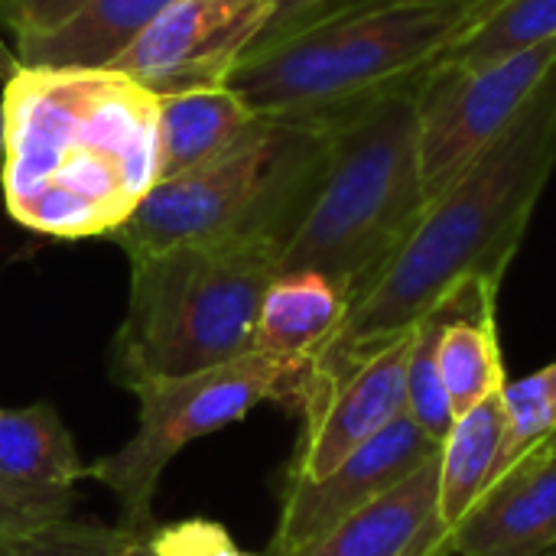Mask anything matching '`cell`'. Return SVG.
Returning a JSON list of instances; mask_svg holds the SVG:
<instances>
[{
	"instance_id": "obj_1",
	"label": "cell",
	"mask_w": 556,
	"mask_h": 556,
	"mask_svg": "<svg viewBox=\"0 0 556 556\" xmlns=\"http://www.w3.org/2000/svg\"><path fill=\"white\" fill-rule=\"evenodd\" d=\"M554 166L556 65L518 117L430 199L407 241L349 303L303 384L384 349L472 283L502 287Z\"/></svg>"
},
{
	"instance_id": "obj_2",
	"label": "cell",
	"mask_w": 556,
	"mask_h": 556,
	"mask_svg": "<svg viewBox=\"0 0 556 556\" xmlns=\"http://www.w3.org/2000/svg\"><path fill=\"white\" fill-rule=\"evenodd\" d=\"M3 202L26 231L114 235L160 182V98L101 65H20L3 85Z\"/></svg>"
},
{
	"instance_id": "obj_3",
	"label": "cell",
	"mask_w": 556,
	"mask_h": 556,
	"mask_svg": "<svg viewBox=\"0 0 556 556\" xmlns=\"http://www.w3.org/2000/svg\"><path fill=\"white\" fill-rule=\"evenodd\" d=\"M485 7L420 0L349 7L244 52L228 88L254 117L326 130L427 75Z\"/></svg>"
},
{
	"instance_id": "obj_4",
	"label": "cell",
	"mask_w": 556,
	"mask_h": 556,
	"mask_svg": "<svg viewBox=\"0 0 556 556\" xmlns=\"http://www.w3.org/2000/svg\"><path fill=\"white\" fill-rule=\"evenodd\" d=\"M424 78L326 127V160L280 254V274L316 270L352 303L417 228L430 205L417 124Z\"/></svg>"
},
{
	"instance_id": "obj_5",
	"label": "cell",
	"mask_w": 556,
	"mask_h": 556,
	"mask_svg": "<svg viewBox=\"0 0 556 556\" xmlns=\"http://www.w3.org/2000/svg\"><path fill=\"white\" fill-rule=\"evenodd\" d=\"M280 254L277 238L238 231L130 261L111 378L134 391L153 378L195 375L254 352L261 300L280 274Z\"/></svg>"
},
{
	"instance_id": "obj_6",
	"label": "cell",
	"mask_w": 556,
	"mask_h": 556,
	"mask_svg": "<svg viewBox=\"0 0 556 556\" xmlns=\"http://www.w3.org/2000/svg\"><path fill=\"white\" fill-rule=\"evenodd\" d=\"M326 143V130L257 117L225 153L156 182L108 241L127 261L238 231H264L287 248L319 179Z\"/></svg>"
},
{
	"instance_id": "obj_7",
	"label": "cell",
	"mask_w": 556,
	"mask_h": 556,
	"mask_svg": "<svg viewBox=\"0 0 556 556\" xmlns=\"http://www.w3.org/2000/svg\"><path fill=\"white\" fill-rule=\"evenodd\" d=\"M303 371L248 352L228 365L195 375L153 378L137 384V433L114 453L94 459L85 476L114 492L121 528L134 538L153 531V502L166 466L195 440L244 420L261 404L300 401Z\"/></svg>"
},
{
	"instance_id": "obj_8",
	"label": "cell",
	"mask_w": 556,
	"mask_h": 556,
	"mask_svg": "<svg viewBox=\"0 0 556 556\" xmlns=\"http://www.w3.org/2000/svg\"><path fill=\"white\" fill-rule=\"evenodd\" d=\"M556 65V39L479 68H430L420 88V169L437 199L528 104Z\"/></svg>"
},
{
	"instance_id": "obj_9",
	"label": "cell",
	"mask_w": 556,
	"mask_h": 556,
	"mask_svg": "<svg viewBox=\"0 0 556 556\" xmlns=\"http://www.w3.org/2000/svg\"><path fill=\"white\" fill-rule=\"evenodd\" d=\"M270 0H176L108 65L156 98L222 88L270 20Z\"/></svg>"
},
{
	"instance_id": "obj_10",
	"label": "cell",
	"mask_w": 556,
	"mask_h": 556,
	"mask_svg": "<svg viewBox=\"0 0 556 556\" xmlns=\"http://www.w3.org/2000/svg\"><path fill=\"white\" fill-rule=\"evenodd\" d=\"M410 349L414 329L336 375L306 381L296 404L303 433L287 479H323L407 414Z\"/></svg>"
},
{
	"instance_id": "obj_11",
	"label": "cell",
	"mask_w": 556,
	"mask_h": 556,
	"mask_svg": "<svg viewBox=\"0 0 556 556\" xmlns=\"http://www.w3.org/2000/svg\"><path fill=\"white\" fill-rule=\"evenodd\" d=\"M437 453L440 443L427 440L404 414L323 479H287L277 531L264 556L306 554Z\"/></svg>"
},
{
	"instance_id": "obj_12",
	"label": "cell",
	"mask_w": 556,
	"mask_h": 556,
	"mask_svg": "<svg viewBox=\"0 0 556 556\" xmlns=\"http://www.w3.org/2000/svg\"><path fill=\"white\" fill-rule=\"evenodd\" d=\"M85 479L75 440L49 401L0 407V502L39 521L68 518Z\"/></svg>"
},
{
	"instance_id": "obj_13",
	"label": "cell",
	"mask_w": 556,
	"mask_h": 556,
	"mask_svg": "<svg viewBox=\"0 0 556 556\" xmlns=\"http://www.w3.org/2000/svg\"><path fill=\"white\" fill-rule=\"evenodd\" d=\"M453 556H547L556 551V456L508 469L450 534Z\"/></svg>"
},
{
	"instance_id": "obj_14",
	"label": "cell",
	"mask_w": 556,
	"mask_h": 556,
	"mask_svg": "<svg viewBox=\"0 0 556 556\" xmlns=\"http://www.w3.org/2000/svg\"><path fill=\"white\" fill-rule=\"evenodd\" d=\"M300 556H453L440 521V453Z\"/></svg>"
},
{
	"instance_id": "obj_15",
	"label": "cell",
	"mask_w": 556,
	"mask_h": 556,
	"mask_svg": "<svg viewBox=\"0 0 556 556\" xmlns=\"http://www.w3.org/2000/svg\"><path fill=\"white\" fill-rule=\"evenodd\" d=\"M495 303L498 287L489 283H472L443 303L437 365L456 420L498 397L508 384Z\"/></svg>"
},
{
	"instance_id": "obj_16",
	"label": "cell",
	"mask_w": 556,
	"mask_h": 556,
	"mask_svg": "<svg viewBox=\"0 0 556 556\" xmlns=\"http://www.w3.org/2000/svg\"><path fill=\"white\" fill-rule=\"evenodd\" d=\"M349 309V296L316 270L277 274L267 287L254 326V352L303 371L336 336Z\"/></svg>"
},
{
	"instance_id": "obj_17",
	"label": "cell",
	"mask_w": 556,
	"mask_h": 556,
	"mask_svg": "<svg viewBox=\"0 0 556 556\" xmlns=\"http://www.w3.org/2000/svg\"><path fill=\"white\" fill-rule=\"evenodd\" d=\"M254 121H257L254 111L228 85L160 98L156 104L160 182L225 153L251 130Z\"/></svg>"
},
{
	"instance_id": "obj_18",
	"label": "cell",
	"mask_w": 556,
	"mask_h": 556,
	"mask_svg": "<svg viewBox=\"0 0 556 556\" xmlns=\"http://www.w3.org/2000/svg\"><path fill=\"white\" fill-rule=\"evenodd\" d=\"M173 3L176 0H91L62 29L33 42H20L13 52L20 65L101 68L111 65L127 49V42Z\"/></svg>"
},
{
	"instance_id": "obj_19",
	"label": "cell",
	"mask_w": 556,
	"mask_h": 556,
	"mask_svg": "<svg viewBox=\"0 0 556 556\" xmlns=\"http://www.w3.org/2000/svg\"><path fill=\"white\" fill-rule=\"evenodd\" d=\"M505 437L502 394L459 417L440 443V521L453 534L495 479Z\"/></svg>"
},
{
	"instance_id": "obj_20",
	"label": "cell",
	"mask_w": 556,
	"mask_h": 556,
	"mask_svg": "<svg viewBox=\"0 0 556 556\" xmlns=\"http://www.w3.org/2000/svg\"><path fill=\"white\" fill-rule=\"evenodd\" d=\"M556 39V0H495L459 33L433 68H479Z\"/></svg>"
},
{
	"instance_id": "obj_21",
	"label": "cell",
	"mask_w": 556,
	"mask_h": 556,
	"mask_svg": "<svg viewBox=\"0 0 556 556\" xmlns=\"http://www.w3.org/2000/svg\"><path fill=\"white\" fill-rule=\"evenodd\" d=\"M502 407H505V437H502V453L495 463L492 485L508 469H515L525 456L538 453L556 433V362L521 381H508L502 391Z\"/></svg>"
},
{
	"instance_id": "obj_22",
	"label": "cell",
	"mask_w": 556,
	"mask_h": 556,
	"mask_svg": "<svg viewBox=\"0 0 556 556\" xmlns=\"http://www.w3.org/2000/svg\"><path fill=\"white\" fill-rule=\"evenodd\" d=\"M440 329H443V306H437L427 319L417 323L410 365H407V417L433 443H443L450 427L456 424L450 394L437 365Z\"/></svg>"
},
{
	"instance_id": "obj_23",
	"label": "cell",
	"mask_w": 556,
	"mask_h": 556,
	"mask_svg": "<svg viewBox=\"0 0 556 556\" xmlns=\"http://www.w3.org/2000/svg\"><path fill=\"white\" fill-rule=\"evenodd\" d=\"M130 541V531L108 528L98 521L55 518L33 525L26 531H13L0 538V556H114Z\"/></svg>"
},
{
	"instance_id": "obj_24",
	"label": "cell",
	"mask_w": 556,
	"mask_h": 556,
	"mask_svg": "<svg viewBox=\"0 0 556 556\" xmlns=\"http://www.w3.org/2000/svg\"><path fill=\"white\" fill-rule=\"evenodd\" d=\"M140 541L150 556H254L235 544L225 525L208 518L153 525V531L143 534Z\"/></svg>"
},
{
	"instance_id": "obj_25",
	"label": "cell",
	"mask_w": 556,
	"mask_h": 556,
	"mask_svg": "<svg viewBox=\"0 0 556 556\" xmlns=\"http://www.w3.org/2000/svg\"><path fill=\"white\" fill-rule=\"evenodd\" d=\"M91 0H0V20L20 46L62 29Z\"/></svg>"
},
{
	"instance_id": "obj_26",
	"label": "cell",
	"mask_w": 556,
	"mask_h": 556,
	"mask_svg": "<svg viewBox=\"0 0 556 556\" xmlns=\"http://www.w3.org/2000/svg\"><path fill=\"white\" fill-rule=\"evenodd\" d=\"M339 0H270V20H267V26H264V33L257 36V42L251 46V49H257V46H267V42H274V39H280V36H287V33H293V29H300V26H309V23H316L319 16H326L332 7H336ZM248 49V52H251Z\"/></svg>"
},
{
	"instance_id": "obj_27",
	"label": "cell",
	"mask_w": 556,
	"mask_h": 556,
	"mask_svg": "<svg viewBox=\"0 0 556 556\" xmlns=\"http://www.w3.org/2000/svg\"><path fill=\"white\" fill-rule=\"evenodd\" d=\"M33 525H42V521L0 502V538H3V534H13V531H26V528H33Z\"/></svg>"
},
{
	"instance_id": "obj_28",
	"label": "cell",
	"mask_w": 556,
	"mask_h": 556,
	"mask_svg": "<svg viewBox=\"0 0 556 556\" xmlns=\"http://www.w3.org/2000/svg\"><path fill=\"white\" fill-rule=\"evenodd\" d=\"M16 72H20V59H16V52L0 39V81L7 85Z\"/></svg>"
},
{
	"instance_id": "obj_29",
	"label": "cell",
	"mask_w": 556,
	"mask_h": 556,
	"mask_svg": "<svg viewBox=\"0 0 556 556\" xmlns=\"http://www.w3.org/2000/svg\"><path fill=\"white\" fill-rule=\"evenodd\" d=\"M365 3H384V0H339L326 16H332L339 10H349V7H365ZM420 3H492V0H420ZM326 16H319V20H326Z\"/></svg>"
},
{
	"instance_id": "obj_30",
	"label": "cell",
	"mask_w": 556,
	"mask_h": 556,
	"mask_svg": "<svg viewBox=\"0 0 556 556\" xmlns=\"http://www.w3.org/2000/svg\"><path fill=\"white\" fill-rule=\"evenodd\" d=\"M3 169H7V117L0 104V186H3Z\"/></svg>"
},
{
	"instance_id": "obj_31",
	"label": "cell",
	"mask_w": 556,
	"mask_h": 556,
	"mask_svg": "<svg viewBox=\"0 0 556 556\" xmlns=\"http://www.w3.org/2000/svg\"><path fill=\"white\" fill-rule=\"evenodd\" d=\"M114 556H150V551H147V547H143V541L137 538V541H130V544H127L124 551H117Z\"/></svg>"
},
{
	"instance_id": "obj_32",
	"label": "cell",
	"mask_w": 556,
	"mask_h": 556,
	"mask_svg": "<svg viewBox=\"0 0 556 556\" xmlns=\"http://www.w3.org/2000/svg\"><path fill=\"white\" fill-rule=\"evenodd\" d=\"M538 453H544V456H556V433L547 440V443H544V446H541V450H538Z\"/></svg>"
},
{
	"instance_id": "obj_33",
	"label": "cell",
	"mask_w": 556,
	"mask_h": 556,
	"mask_svg": "<svg viewBox=\"0 0 556 556\" xmlns=\"http://www.w3.org/2000/svg\"><path fill=\"white\" fill-rule=\"evenodd\" d=\"M547 556H556V551H554V554H547Z\"/></svg>"
}]
</instances>
